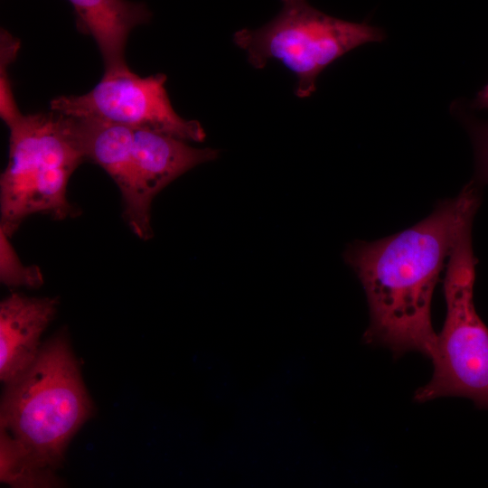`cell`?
Here are the masks:
<instances>
[{
    "mask_svg": "<svg viewBox=\"0 0 488 488\" xmlns=\"http://www.w3.org/2000/svg\"><path fill=\"white\" fill-rule=\"evenodd\" d=\"M480 202L479 186L472 181L411 228L348 246L345 262L361 282L369 304L368 343L382 344L395 355L418 351L431 357L437 338L430 314L433 292Z\"/></svg>",
    "mask_w": 488,
    "mask_h": 488,
    "instance_id": "1",
    "label": "cell"
},
{
    "mask_svg": "<svg viewBox=\"0 0 488 488\" xmlns=\"http://www.w3.org/2000/svg\"><path fill=\"white\" fill-rule=\"evenodd\" d=\"M91 412L77 360L61 333L7 384L0 413L1 482L14 487L55 485L64 451Z\"/></svg>",
    "mask_w": 488,
    "mask_h": 488,
    "instance_id": "2",
    "label": "cell"
},
{
    "mask_svg": "<svg viewBox=\"0 0 488 488\" xmlns=\"http://www.w3.org/2000/svg\"><path fill=\"white\" fill-rule=\"evenodd\" d=\"M9 159L0 178V230L11 238L31 215L64 220L76 214L67 198L72 173L85 161L55 114H20L8 123Z\"/></svg>",
    "mask_w": 488,
    "mask_h": 488,
    "instance_id": "3",
    "label": "cell"
},
{
    "mask_svg": "<svg viewBox=\"0 0 488 488\" xmlns=\"http://www.w3.org/2000/svg\"><path fill=\"white\" fill-rule=\"evenodd\" d=\"M473 221L462 230L447 261L444 279L446 315L431 354L430 381L415 399L464 397L488 409V327L474 304L477 259L472 244Z\"/></svg>",
    "mask_w": 488,
    "mask_h": 488,
    "instance_id": "4",
    "label": "cell"
},
{
    "mask_svg": "<svg viewBox=\"0 0 488 488\" xmlns=\"http://www.w3.org/2000/svg\"><path fill=\"white\" fill-rule=\"evenodd\" d=\"M278 14L258 29H241L233 35L256 69L277 60L297 79L295 93L310 97L320 73L348 52L384 41L379 27L338 19L314 8L307 0H281Z\"/></svg>",
    "mask_w": 488,
    "mask_h": 488,
    "instance_id": "5",
    "label": "cell"
},
{
    "mask_svg": "<svg viewBox=\"0 0 488 488\" xmlns=\"http://www.w3.org/2000/svg\"><path fill=\"white\" fill-rule=\"evenodd\" d=\"M166 76L142 78L129 68L105 70L88 93L61 96L51 101L56 113L87 117L166 134L183 141H202L205 131L197 120H186L173 108L164 84Z\"/></svg>",
    "mask_w": 488,
    "mask_h": 488,
    "instance_id": "6",
    "label": "cell"
},
{
    "mask_svg": "<svg viewBox=\"0 0 488 488\" xmlns=\"http://www.w3.org/2000/svg\"><path fill=\"white\" fill-rule=\"evenodd\" d=\"M53 113L61 132L84 159L101 166L117 185L124 218L132 231L141 239H150L153 234L151 202L144 195L135 169L132 127L92 117Z\"/></svg>",
    "mask_w": 488,
    "mask_h": 488,
    "instance_id": "7",
    "label": "cell"
},
{
    "mask_svg": "<svg viewBox=\"0 0 488 488\" xmlns=\"http://www.w3.org/2000/svg\"><path fill=\"white\" fill-rule=\"evenodd\" d=\"M58 299L13 293L0 305V378L6 385L35 361L40 337L57 312Z\"/></svg>",
    "mask_w": 488,
    "mask_h": 488,
    "instance_id": "8",
    "label": "cell"
},
{
    "mask_svg": "<svg viewBox=\"0 0 488 488\" xmlns=\"http://www.w3.org/2000/svg\"><path fill=\"white\" fill-rule=\"evenodd\" d=\"M83 33L95 40L105 70L127 67L125 47L131 31L147 23L151 12L143 3L127 0H69Z\"/></svg>",
    "mask_w": 488,
    "mask_h": 488,
    "instance_id": "9",
    "label": "cell"
},
{
    "mask_svg": "<svg viewBox=\"0 0 488 488\" xmlns=\"http://www.w3.org/2000/svg\"><path fill=\"white\" fill-rule=\"evenodd\" d=\"M1 239V281L9 286H24L38 287L42 284V276L37 267H25L9 243V237L0 230Z\"/></svg>",
    "mask_w": 488,
    "mask_h": 488,
    "instance_id": "10",
    "label": "cell"
},
{
    "mask_svg": "<svg viewBox=\"0 0 488 488\" xmlns=\"http://www.w3.org/2000/svg\"><path fill=\"white\" fill-rule=\"evenodd\" d=\"M1 62H0V115L6 123L21 114L12 93L7 67L15 58L19 41L6 31L1 32Z\"/></svg>",
    "mask_w": 488,
    "mask_h": 488,
    "instance_id": "11",
    "label": "cell"
},
{
    "mask_svg": "<svg viewBox=\"0 0 488 488\" xmlns=\"http://www.w3.org/2000/svg\"><path fill=\"white\" fill-rule=\"evenodd\" d=\"M465 122L475 157V174L473 181L478 186L488 184V121L467 115Z\"/></svg>",
    "mask_w": 488,
    "mask_h": 488,
    "instance_id": "12",
    "label": "cell"
},
{
    "mask_svg": "<svg viewBox=\"0 0 488 488\" xmlns=\"http://www.w3.org/2000/svg\"><path fill=\"white\" fill-rule=\"evenodd\" d=\"M475 110L488 109V83L476 94L470 105Z\"/></svg>",
    "mask_w": 488,
    "mask_h": 488,
    "instance_id": "13",
    "label": "cell"
}]
</instances>
